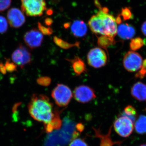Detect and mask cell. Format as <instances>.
<instances>
[{
	"label": "cell",
	"instance_id": "obj_1",
	"mask_svg": "<svg viewBox=\"0 0 146 146\" xmlns=\"http://www.w3.org/2000/svg\"><path fill=\"white\" fill-rule=\"evenodd\" d=\"M28 109L32 117L44 123L46 132L49 133L61 126L60 111L54 110L53 104L46 96L33 94L28 105Z\"/></svg>",
	"mask_w": 146,
	"mask_h": 146
},
{
	"label": "cell",
	"instance_id": "obj_2",
	"mask_svg": "<svg viewBox=\"0 0 146 146\" xmlns=\"http://www.w3.org/2000/svg\"><path fill=\"white\" fill-rule=\"evenodd\" d=\"M91 31L95 34L108 36L114 39L117 35V26L116 19L112 15L105 12L102 9L89 21Z\"/></svg>",
	"mask_w": 146,
	"mask_h": 146
},
{
	"label": "cell",
	"instance_id": "obj_3",
	"mask_svg": "<svg viewBox=\"0 0 146 146\" xmlns=\"http://www.w3.org/2000/svg\"><path fill=\"white\" fill-rule=\"evenodd\" d=\"M22 11L27 16H40L46 9L44 0H21Z\"/></svg>",
	"mask_w": 146,
	"mask_h": 146
},
{
	"label": "cell",
	"instance_id": "obj_4",
	"mask_svg": "<svg viewBox=\"0 0 146 146\" xmlns=\"http://www.w3.org/2000/svg\"><path fill=\"white\" fill-rule=\"evenodd\" d=\"M52 97L58 106L65 107L70 102L73 94L68 86L63 84H58L53 90Z\"/></svg>",
	"mask_w": 146,
	"mask_h": 146
},
{
	"label": "cell",
	"instance_id": "obj_5",
	"mask_svg": "<svg viewBox=\"0 0 146 146\" xmlns=\"http://www.w3.org/2000/svg\"><path fill=\"white\" fill-rule=\"evenodd\" d=\"M114 129L120 136L123 138L129 137L134 129L133 121L124 115L117 118L114 123Z\"/></svg>",
	"mask_w": 146,
	"mask_h": 146
},
{
	"label": "cell",
	"instance_id": "obj_6",
	"mask_svg": "<svg viewBox=\"0 0 146 146\" xmlns=\"http://www.w3.org/2000/svg\"><path fill=\"white\" fill-rule=\"evenodd\" d=\"M11 58L13 63L21 69L24 68L26 65L30 64L32 60L31 54L29 50L21 44L19 45L13 52Z\"/></svg>",
	"mask_w": 146,
	"mask_h": 146
},
{
	"label": "cell",
	"instance_id": "obj_7",
	"mask_svg": "<svg viewBox=\"0 0 146 146\" xmlns=\"http://www.w3.org/2000/svg\"><path fill=\"white\" fill-rule=\"evenodd\" d=\"M143 62V58L141 55L136 52L130 51L125 55L123 65L128 72H133L140 70Z\"/></svg>",
	"mask_w": 146,
	"mask_h": 146
},
{
	"label": "cell",
	"instance_id": "obj_8",
	"mask_svg": "<svg viewBox=\"0 0 146 146\" xmlns=\"http://www.w3.org/2000/svg\"><path fill=\"white\" fill-rule=\"evenodd\" d=\"M87 61L88 64L91 67L95 68H101L107 63V55L101 48H94L88 53Z\"/></svg>",
	"mask_w": 146,
	"mask_h": 146
},
{
	"label": "cell",
	"instance_id": "obj_9",
	"mask_svg": "<svg viewBox=\"0 0 146 146\" xmlns=\"http://www.w3.org/2000/svg\"><path fill=\"white\" fill-rule=\"evenodd\" d=\"M74 96L77 101L83 104L89 102L96 98L94 89L83 85L76 87L74 90Z\"/></svg>",
	"mask_w": 146,
	"mask_h": 146
},
{
	"label": "cell",
	"instance_id": "obj_10",
	"mask_svg": "<svg viewBox=\"0 0 146 146\" xmlns=\"http://www.w3.org/2000/svg\"><path fill=\"white\" fill-rule=\"evenodd\" d=\"M43 34L36 29H32L25 34L24 40L25 43L31 49H34L41 46L43 42Z\"/></svg>",
	"mask_w": 146,
	"mask_h": 146
},
{
	"label": "cell",
	"instance_id": "obj_11",
	"mask_svg": "<svg viewBox=\"0 0 146 146\" xmlns=\"http://www.w3.org/2000/svg\"><path fill=\"white\" fill-rule=\"evenodd\" d=\"M7 19L10 26L14 28H19L25 22L23 13L18 8H13L8 11Z\"/></svg>",
	"mask_w": 146,
	"mask_h": 146
},
{
	"label": "cell",
	"instance_id": "obj_12",
	"mask_svg": "<svg viewBox=\"0 0 146 146\" xmlns=\"http://www.w3.org/2000/svg\"><path fill=\"white\" fill-rule=\"evenodd\" d=\"M131 94L135 99L146 103V84L138 82L132 86Z\"/></svg>",
	"mask_w": 146,
	"mask_h": 146
},
{
	"label": "cell",
	"instance_id": "obj_13",
	"mask_svg": "<svg viewBox=\"0 0 146 146\" xmlns=\"http://www.w3.org/2000/svg\"><path fill=\"white\" fill-rule=\"evenodd\" d=\"M117 34L121 39L127 40L133 38L136 34V30L129 24H121L117 27Z\"/></svg>",
	"mask_w": 146,
	"mask_h": 146
},
{
	"label": "cell",
	"instance_id": "obj_14",
	"mask_svg": "<svg viewBox=\"0 0 146 146\" xmlns=\"http://www.w3.org/2000/svg\"><path fill=\"white\" fill-rule=\"evenodd\" d=\"M96 134V137L99 138L100 140V146H113L115 145H119L122 143L121 141L114 142L111 138V133L112 131V126L110 129L108 133L106 134H102L100 133V129L93 128Z\"/></svg>",
	"mask_w": 146,
	"mask_h": 146
},
{
	"label": "cell",
	"instance_id": "obj_15",
	"mask_svg": "<svg viewBox=\"0 0 146 146\" xmlns=\"http://www.w3.org/2000/svg\"><path fill=\"white\" fill-rule=\"evenodd\" d=\"M71 31L74 36L82 37L86 35L87 32L86 24L83 21L76 20L71 25Z\"/></svg>",
	"mask_w": 146,
	"mask_h": 146
},
{
	"label": "cell",
	"instance_id": "obj_16",
	"mask_svg": "<svg viewBox=\"0 0 146 146\" xmlns=\"http://www.w3.org/2000/svg\"><path fill=\"white\" fill-rule=\"evenodd\" d=\"M68 60L72 63L73 70L77 75H80L86 72V65L81 58L76 56L72 60Z\"/></svg>",
	"mask_w": 146,
	"mask_h": 146
},
{
	"label": "cell",
	"instance_id": "obj_17",
	"mask_svg": "<svg viewBox=\"0 0 146 146\" xmlns=\"http://www.w3.org/2000/svg\"><path fill=\"white\" fill-rule=\"evenodd\" d=\"M134 126L135 131L138 134L146 133V116L140 115L136 119Z\"/></svg>",
	"mask_w": 146,
	"mask_h": 146
},
{
	"label": "cell",
	"instance_id": "obj_18",
	"mask_svg": "<svg viewBox=\"0 0 146 146\" xmlns=\"http://www.w3.org/2000/svg\"><path fill=\"white\" fill-rule=\"evenodd\" d=\"M115 42L114 39L107 36H101L98 39V44L100 47L105 49L110 45H113Z\"/></svg>",
	"mask_w": 146,
	"mask_h": 146
},
{
	"label": "cell",
	"instance_id": "obj_19",
	"mask_svg": "<svg viewBox=\"0 0 146 146\" xmlns=\"http://www.w3.org/2000/svg\"><path fill=\"white\" fill-rule=\"evenodd\" d=\"M122 115L130 118L133 122L137 118V111L136 109L131 105H128L124 108Z\"/></svg>",
	"mask_w": 146,
	"mask_h": 146
},
{
	"label": "cell",
	"instance_id": "obj_20",
	"mask_svg": "<svg viewBox=\"0 0 146 146\" xmlns=\"http://www.w3.org/2000/svg\"><path fill=\"white\" fill-rule=\"evenodd\" d=\"M143 40L141 37H136L131 39L130 42V48L134 51L140 49L143 46Z\"/></svg>",
	"mask_w": 146,
	"mask_h": 146
},
{
	"label": "cell",
	"instance_id": "obj_21",
	"mask_svg": "<svg viewBox=\"0 0 146 146\" xmlns=\"http://www.w3.org/2000/svg\"><path fill=\"white\" fill-rule=\"evenodd\" d=\"M5 66L7 72L12 73L17 71V65L11 62L10 59L6 58Z\"/></svg>",
	"mask_w": 146,
	"mask_h": 146
},
{
	"label": "cell",
	"instance_id": "obj_22",
	"mask_svg": "<svg viewBox=\"0 0 146 146\" xmlns=\"http://www.w3.org/2000/svg\"><path fill=\"white\" fill-rule=\"evenodd\" d=\"M8 23L3 16H0V34L5 33L8 29Z\"/></svg>",
	"mask_w": 146,
	"mask_h": 146
},
{
	"label": "cell",
	"instance_id": "obj_23",
	"mask_svg": "<svg viewBox=\"0 0 146 146\" xmlns=\"http://www.w3.org/2000/svg\"><path fill=\"white\" fill-rule=\"evenodd\" d=\"M120 16L123 17L124 21L130 20L132 17V14L130 9L128 7H125L122 9Z\"/></svg>",
	"mask_w": 146,
	"mask_h": 146
},
{
	"label": "cell",
	"instance_id": "obj_24",
	"mask_svg": "<svg viewBox=\"0 0 146 146\" xmlns=\"http://www.w3.org/2000/svg\"><path fill=\"white\" fill-rule=\"evenodd\" d=\"M146 75V59L143 61L142 67L140 71L136 74V77L137 78H143Z\"/></svg>",
	"mask_w": 146,
	"mask_h": 146
},
{
	"label": "cell",
	"instance_id": "obj_25",
	"mask_svg": "<svg viewBox=\"0 0 146 146\" xmlns=\"http://www.w3.org/2000/svg\"><path fill=\"white\" fill-rule=\"evenodd\" d=\"M51 82V80L48 77H42L36 80V82L43 86H48L49 85Z\"/></svg>",
	"mask_w": 146,
	"mask_h": 146
},
{
	"label": "cell",
	"instance_id": "obj_26",
	"mask_svg": "<svg viewBox=\"0 0 146 146\" xmlns=\"http://www.w3.org/2000/svg\"><path fill=\"white\" fill-rule=\"evenodd\" d=\"M69 146H89L85 141L80 138H75L70 143Z\"/></svg>",
	"mask_w": 146,
	"mask_h": 146
},
{
	"label": "cell",
	"instance_id": "obj_27",
	"mask_svg": "<svg viewBox=\"0 0 146 146\" xmlns=\"http://www.w3.org/2000/svg\"><path fill=\"white\" fill-rule=\"evenodd\" d=\"M38 27L39 31L42 34L45 35H50L52 33V29L50 28H47L43 26L40 23H38Z\"/></svg>",
	"mask_w": 146,
	"mask_h": 146
},
{
	"label": "cell",
	"instance_id": "obj_28",
	"mask_svg": "<svg viewBox=\"0 0 146 146\" xmlns=\"http://www.w3.org/2000/svg\"><path fill=\"white\" fill-rule=\"evenodd\" d=\"M11 0H0V11H3L10 7Z\"/></svg>",
	"mask_w": 146,
	"mask_h": 146
},
{
	"label": "cell",
	"instance_id": "obj_29",
	"mask_svg": "<svg viewBox=\"0 0 146 146\" xmlns=\"http://www.w3.org/2000/svg\"><path fill=\"white\" fill-rule=\"evenodd\" d=\"M0 72L3 74H5L7 73L5 65H4L2 63H0Z\"/></svg>",
	"mask_w": 146,
	"mask_h": 146
},
{
	"label": "cell",
	"instance_id": "obj_30",
	"mask_svg": "<svg viewBox=\"0 0 146 146\" xmlns=\"http://www.w3.org/2000/svg\"><path fill=\"white\" fill-rule=\"evenodd\" d=\"M141 31L144 35L146 36V21L144 22L141 27Z\"/></svg>",
	"mask_w": 146,
	"mask_h": 146
},
{
	"label": "cell",
	"instance_id": "obj_31",
	"mask_svg": "<svg viewBox=\"0 0 146 146\" xmlns=\"http://www.w3.org/2000/svg\"><path fill=\"white\" fill-rule=\"evenodd\" d=\"M45 23L47 25H50L52 23V19L51 18H47L46 19H45Z\"/></svg>",
	"mask_w": 146,
	"mask_h": 146
},
{
	"label": "cell",
	"instance_id": "obj_32",
	"mask_svg": "<svg viewBox=\"0 0 146 146\" xmlns=\"http://www.w3.org/2000/svg\"><path fill=\"white\" fill-rule=\"evenodd\" d=\"M139 146H146V144H143Z\"/></svg>",
	"mask_w": 146,
	"mask_h": 146
}]
</instances>
